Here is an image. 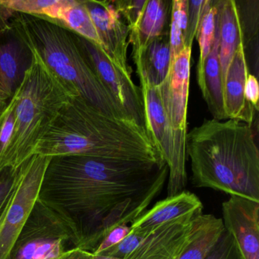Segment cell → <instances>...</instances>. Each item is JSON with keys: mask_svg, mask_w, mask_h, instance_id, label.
Returning <instances> with one entry per match:
<instances>
[{"mask_svg": "<svg viewBox=\"0 0 259 259\" xmlns=\"http://www.w3.org/2000/svg\"><path fill=\"white\" fill-rule=\"evenodd\" d=\"M168 174L166 163L54 156L37 199L66 223L78 248L92 253L112 229L131 224L148 210Z\"/></svg>", "mask_w": 259, "mask_h": 259, "instance_id": "obj_1", "label": "cell"}, {"mask_svg": "<svg viewBox=\"0 0 259 259\" xmlns=\"http://www.w3.org/2000/svg\"><path fill=\"white\" fill-rule=\"evenodd\" d=\"M34 154L166 164L145 128L133 119L107 116L80 97L60 112L39 141Z\"/></svg>", "mask_w": 259, "mask_h": 259, "instance_id": "obj_2", "label": "cell"}, {"mask_svg": "<svg viewBox=\"0 0 259 259\" xmlns=\"http://www.w3.org/2000/svg\"><path fill=\"white\" fill-rule=\"evenodd\" d=\"M194 187L259 202V151L252 126L236 119H204L186 135Z\"/></svg>", "mask_w": 259, "mask_h": 259, "instance_id": "obj_3", "label": "cell"}, {"mask_svg": "<svg viewBox=\"0 0 259 259\" xmlns=\"http://www.w3.org/2000/svg\"><path fill=\"white\" fill-rule=\"evenodd\" d=\"M13 25L45 66L78 97L107 116L132 119L92 69L73 31L47 18L20 13Z\"/></svg>", "mask_w": 259, "mask_h": 259, "instance_id": "obj_4", "label": "cell"}, {"mask_svg": "<svg viewBox=\"0 0 259 259\" xmlns=\"http://www.w3.org/2000/svg\"><path fill=\"white\" fill-rule=\"evenodd\" d=\"M31 51L32 65L13 98L16 126L6 167L17 169L32 156L60 112L78 97Z\"/></svg>", "mask_w": 259, "mask_h": 259, "instance_id": "obj_5", "label": "cell"}, {"mask_svg": "<svg viewBox=\"0 0 259 259\" xmlns=\"http://www.w3.org/2000/svg\"><path fill=\"white\" fill-rule=\"evenodd\" d=\"M146 127L169 169L167 197L183 192L187 185L186 140L187 133L172 128L165 111L159 87L140 81Z\"/></svg>", "mask_w": 259, "mask_h": 259, "instance_id": "obj_6", "label": "cell"}, {"mask_svg": "<svg viewBox=\"0 0 259 259\" xmlns=\"http://www.w3.org/2000/svg\"><path fill=\"white\" fill-rule=\"evenodd\" d=\"M75 248L76 241L66 223L37 199L9 259H58Z\"/></svg>", "mask_w": 259, "mask_h": 259, "instance_id": "obj_7", "label": "cell"}, {"mask_svg": "<svg viewBox=\"0 0 259 259\" xmlns=\"http://www.w3.org/2000/svg\"><path fill=\"white\" fill-rule=\"evenodd\" d=\"M51 157L33 154L19 167L17 184L0 218V259H9L10 251L28 220L37 198Z\"/></svg>", "mask_w": 259, "mask_h": 259, "instance_id": "obj_8", "label": "cell"}, {"mask_svg": "<svg viewBox=\"0 0 259 259\" xmlns=\"http://www.w3.org/2000/svg\"><path fill=\"white\" fill-rule=\"evenodd\" d=\"M75 37L80 49L101 82L120 104L128 117L147 130L145 106L140 88L135 84L132 76L115 65L98 45L78 34H75Z\"/></svg>", "mask_w": 259, "mask_h": 259, "instance_id": "obj_9", "label": "cell"}, {"mask_svg": "<svg viewBox=\"0 0 259 259\" xmlns=\"http://www.w3.org/2000/svg\"><path fill=\"white\" fill-rule=\"evenodd\" d=\"M84 3L101 41V49L119 69L132 76L133 70L127 57L130 34L128 25L112 1L84 0Z\"/></svg>", "mask_w": 259, "mask_h": 259, "instance_id": "obj_10", "label": "cell"}, {"mask_svg": "<svg viewBox=\"0 0 259 259\" xmlns=\"http://www.w3.org/2000/svg\"><path fill=\"white\" fill-rule=\"evenodd\" d=\"M224 230L232 236L244 259H259V202L230 195L222 203Z\"/></svg>", "mask_w": 259, "mask_h": 259, "instance_id": "obj_11", "label": "cell"}, {"mask_svg": "<svg viewBox=\"0 0 259 259\" xmlns=\"http://www.w3.org/2000/svg\"><path fill=\"white\" fill-rule=\"evenodd\" d=\"M192 48L186 47L171 61L167 76L158 86L168 119L175 131L187 133V106Z\"/></svg>", "mask_w": 259, "mask_h": 259, "instance_id": "obj_12", "label": "cell"}, {"mask_svg": "<svg viewBox=\"0 0 259 259\" xmlns=\"http://www.w3.org/2000/svg\"><path fill=\"white\" fill-rule=\"evenodd\" d=\"M34 55L17 30L0 34V98L9 103L23 81Z\"/></svg>", "mask_w": 259, "mask_h": 259, "instance_id": "obj_13", "label": "cell"}, {"mask_svg": "<svg viewBox=\"0 0 259 259\" xmlns=\"http://www.w3.org/2000/svg\"><path fill=\"white\" fill-rule=\"evenodd\" d=\"M203 213V204L195 194L183 191L157 201L130 224L132 233L145 236L160 226Z\"/></svg>", "mask_w": 259, "mask_h": 259, "instance_id": "obj_14", "label": "cell"}, {"mask_svg": "<svg viewBox=\"0 0 259 259\" xmlns=\"http://www.w3.org/2000/svg\"><path fill=\"white\" fill-rule=\"evenodd\" d=\"M197 217L167 223L143 236L127 259L177 258L187 242Z\"/></svg>", "mask_w": 259, "mask_h": 259, "instance_id": "obj_15", "label": "cell"}, {"mask_svg": "<svg viewBox=\"0 0 259 259\" xmlns=\"http://www.w3.org/2000/svg\"><path fill=\"white\" fill-rule=\"evenodd\" d=\"M244 41L241 42L230 62L223 82V101L227 119L252 125L256 110L246 101L245 86L248 75Z\"/></svg>", "mask_w": 259, "mask_h": 259, "instance_id": "obj_16", "label": "cell"}, {"mask_svg": "<svg viewBox=\"0 0 259 259\" xmlns=\"http://www.w3.org/2000/svg\"><path fill=\"white\" fill-rule=\"evenodd\" d=\"M171 1L147 0L137 25L130 30L133 58L139 56L151 42L169 31Z\"/></svg>", "mask_w": 259, "mask_h": 259, "instance_id": "obj_17", "label": "cell"}, {"mask_svg": "<svg viewBox=\"0 0 259 259\" xmlns=\"http://www.w3.org/2000/svg\"><path fill=\"white\" fill-rule=\"evenodd\" d=\"M219 28V59L222 82L230 62L241 42L244 41L242 20L234 0L216 1Z\"/></svg>", "mask_w": 259, "mask_h": 259, "instance_id": "obj_18", "label": "cell"}, {"mask_svg": "<svg viewBox=\"0 0 259 259\" xmlns=\"http://www.w3.org/2000/svg\"><path fill=\"white\" fill-rule=\"evenodd\" d=\"M197 79L203 98L206 101L213 119H227L223 101V82L219 59V28L217 20L214 43L210 54L203 65L202 69L197 72Z\"/></svg>", "mask_w": 259, "mask_h": 259, "instance_id": "obj_19", "label": "cell"}, {"mask_svg": "<svg viewBox=\"0 0 259 259\" xmlns=\"http://www.w3.org/2000/svg\"><path fill=\"white\" fill-rule=\"evenodd\" d=\"M169 32L151 42L133 58L139 81L158 87L166 79L171 63Z\"/></svg>", "mask_w": 259, "mask_h": 259, "instance_id": "obj_20", "label": "cell"}, {"mask_svg": "<svg viewBox=\"0 0 259 259\" xmlns=\"http://www.w3.org/2000/svg\"><path fill=\"white\" fill-rule=\"evenodd\" d=\"M224 231L221 218L199 215L194 221L186 245L176 259H205Z\"/></svg>", "mask_w": 259, "mask_h": 259, "instance_id": "obj_21", "label": "cell"}, {"mask_svg": "<svg viewBox=\"0 0 259 259\" xmlns=\"http://www.w3.org/2000/svg\"><path fill=\"white\" fill-rule=\"evenodd\" d=\"M53 21L101 48V41L84 0H61Z\"/></svg>", "mask_w": 259, "mask_h": 259, "instance_id": "obj_22", "label": "cell"}, {"mask_svg": "<svg viewBox=\"0 0 259 259\" xmlns=\"http://www.w3.org/2000/svg\"><path fill=\"white\" fill-rule=\"evenodd\" d=\"M217 13L216 1H213L211 7L204 14L197 33L196 38L200 50L197 72H200L202 69L204 61L213 48L216 34Z\"/></svg>", "mask_w": 259, "mask_h": 259, "instance_id": "obj_23", "label": "cell"}, {"mask_svg": "<svg viewBox=\"0 0 259 259\" xmlns=\"http://www.w3.org/2000/svg\"><path fill=\"white\" fill-rule=\"evenodd\" d=\"M13 98L0 115V171L6 168V160L14 136L16 118Z\"/></svg>", "mask_w": 259, "mask_h": 259, "instance_id": "obj_24", "label": "cell"}, {"mask_svg": "<svg viewBox=\"0 0 259 259\" xmlns=\"http://www.w3.org/2000/svg\"><path fill=\"white\" fill-rule=\"evenodd\" d=\"M1 2L15 13L50 19L60 0H1Z\"/></svg>", "mask_w": 259, "mask_h": 259, "instance_id": "obj_25", "label": "cell"}, {"mask_svg": "<svg viewBox=\"0 0 259 259\" xmlns=\"http://www.w3.org/2000/svg\"><path fill=\"white\" fill-rule=\"evenodd\" d=\"M212 4L213 1L210 0H189L187 28L184 35L185 47L192 48L201 20Z\"/></svg>", "mask_w": 259, "mask_h": 259, "instance_id": "obj_26", "label": "cell"}, {"mask_svg": "<svg viewBox=\"0 0 259 259\" xmlns=\"http://www.w3.org/2000/svg\"><path fill=\"white\" fill-rule=\"evenodd\" d=\"M147 0H115L112 1L121 17L133 29L140 19Z\"/></svg>", "mask_w": 259, "mask_h": 259, "instance_id": "obj_27", "label": "cell"}, {"mask_svg": "<svg viewBox=\"0 0 259 259\" xmlns=\"http://www.w3.org/2000/svg\"><path fill=\"white\" fill-rule=\"evenodd\" d=\"M19 167H6L0 171V218L7 208L17 184Z\"/></svg>", "mask_w": 259, "mask_h": 259, "instance_id": "obj_28", "label": "cell"}, {"mask_svg": "<svg viewBox=\"0 0 259 259\" xmlns=\"http://www.w3.org/2000/svg\"><path fill=\"white\" fill-rule=\"evenodd\" d=\"M205 259H244L232 236L224 230Z\"/></svg>", "mask_w": 259, "mask_h": 259, "instance_id": "obj_29", "label": "cell"}, {"mask_svg": "<svg viewBox=\"0 0 259 259\" xmlns=\"http://www.w3.org/2000/svg\"><path fill=\"white\" fill-rule=\"evenodd\" d=\"M143 236L130 233L123 240L110 249L101 253V255L110 256L119 259H127L139 245ZM98 255V254H97Z\"/></svg>", "mask_w": 259, "mask_h": 259, "instance_id": "obj_30", "label": "cell"}, {"mask_svg": "<svg viewBox=\"0 0 259 259\" xmlns=\"http://www.w3.org/2000/svg\"><path fill=\"white\" fill-rule=\"evenodd\" d=\"M132 229L128 224H122V225L118 226L115 228L112 229L104 238L102 240L98 243L93 252L92 253L94 255L101 254L104 251L110 249L114 245L123 240L130 233Z\"/></svg>", "mask_w": 259, "mask_h": 259, "instance_id": "obj_31", "label": "cell"}, {"mask_svg": "<svg viewBox=\"0 0 259 259\" xmlns=\"http://www.w3.org/2000/svg\"><path fill=\"white\" fill-rule=\"evenodd\" d=\"M245 97L246 101L257 112L259 108V84L257 78L251 74H248L247 77L245 86Z\"/></svg>", "mask_w": 259, "mask_h": 259, "instance_id": "obj_32", "label": "cell"}, {"mask_svg": "<svg viewBox=\"0 0 259 259\" xmlns=\"http://www.w3.org/2000/svg\"><path fill=\"white\" fill-rule=\"evenodd\" d=\"M17 13L7 8L0 0V34L6 32L13 27V20Z\"/></svg>", "mask_w": 259, "mask_h": 259, "instance_id": "obj_33", "label": "cell"}, {"mask_svg": "<svg viewBox=\"0 0 259 259\" xmlns=\"http://www.w3.org/2000/svg\"><path fill=\"white\" fill-rule=\"evenodd\" d=\"M93 254L79 248H73L58 259H92Z\"/></svg>", "mask_w": 259, "mask_h": 259, "instance_id": "obj_34", "label": "cell"}, {"mask_svg": "<svg viewBox=\"0 0 259 259\" xmlns=\"http://www.w3.org/2000/svg\"><path fill=\"white\" fill-rule=\"evenodd\" d=\"M7 104L8 103L4 101V100L1 99L0 98V115L3 113L4 110H5L6 107H7Z\"/></svg>", "mask_w": 259, "mask_h": 259, "instance_id": "obj_35", "label": "cell"}, {"mask_svg": "<svg viewBox=\"0 0 259 259\" xmlns=\"http://www.w3.org/2000/svg\"><path fill=\"white\" fill-rule=\"evenodd\" d=\"M92 259H119L116 258V257H110V256L101 255V254H98V255H94L92 257Z\"/></svg>", "mask_w": 259, "mask_h": 259, "instance_id": "obj_36", "label": "cell"}]
</instances>
